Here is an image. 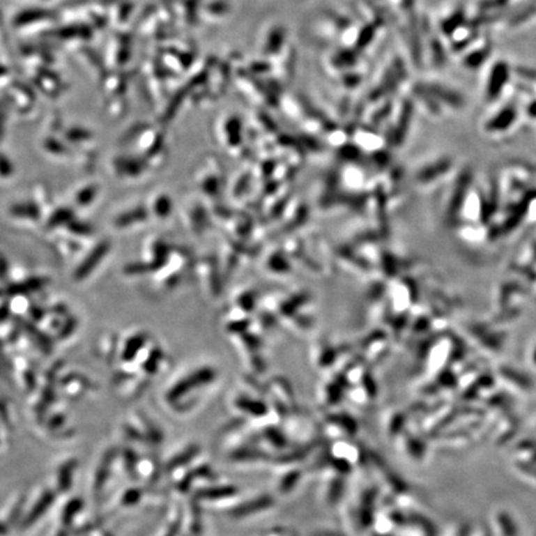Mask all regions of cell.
<instances>
[{
    "mask_svg": "<svg viewBox=\"0 0 536 536\" xmlns=\"http://www.w3.org/2000/svg\"><path fill=\"white\" fill-rule=\"evenodd\" d=\"M493 108L484 116L482 128L487 136L500 137L508 135L519 121V108L513 102H502L491 105Z\"/></svg>",
    "mask_w": 536,
    "mask_h": 536,
    "instance_id": "cell-1",
    "label": "cell"
},
{
    "mask_svg": "<svg viewBox=\"0 0 536 536\" xmlns=\"http://www.w3.org/2000/svg\"><path fill=\"white\" fill-rule=\"evenodd\" d=\"M512 79V68L503 59L489 65L483 79V97L489 105L502 101Z\"/></svg>",
    "mask_w": 536,
    "mask_h": 536,
    "instance_id": "cell-2",
    "label": "cell"
},
{
    "mask_svg": "<svg viewBox=\"0 0 536 536\" xmlns=\"http://www.w3.org/2000/svg\"><path fill=\"white\" fill-rule=\"evenodd\" d=\"M491 45L486 39L477 38L470 45L462 51V63L466 68H480L489 59Z\"/></svg>",
    "mask_w": 536,
    "mask_h": 536,
    "instance_id": "cell-3",
    "label": "cell"
}]
</instances>
